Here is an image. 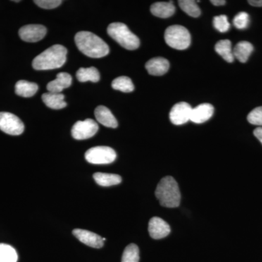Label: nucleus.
Listing matches in <instances>:
<instances>
[{
  "label": "nucleus",
  "mask_w": 262,
  "mask_h": 262,
  "mask_svg": "<svg viewBox=\"0 0 262 262\" xmlns=\"http://www.w3.org/2000/svg\"><path fill=\"white\" fill-rule=\"evenodd\" d=\"M42 99L48 107L53 110H61L67 106L64 101V95L57 93H46L42 95Z\"/></svg>",
  "instance_id": "18"
},
{
  "label": "nucleus",
  "mask_w": 262,
  "mask_h": 262,
  "mask_svg": "<svg viewBox=\"0 0 262 262\" xmlns=\"http://www.w3.org/2000/svg\"><path fill=\"white\" fill-rule=\"evenodd\" d=\"M112 87L116 91L124 93H130L134 91V84L129 77L122 76L117 77L112 82Z\"/></svg>",
  "instance_id": "24"
},
{
  "label": "nucleus",
  "mask_w": 262,
  "mask_h": 262,
  "mask_svg": "<svg viewBox=\"0 0 262 262\" xmlns=\"http://www.w3.org/2000/svg\"><path fill=\"white\" fill-rule=\"evenodd\" d=\"M139 249L136 244H130L124 250L122 262H139Z\"/></svg>",
  "instance_id": "27"
},
{
  "label": "nucleus",
  "mask_w": 262,
  "mask_h": 262,
  "mask_svg": "<svg viewBox=\"0 0 262 262\" xmlns=\"http://www.w3.org/2000/svg\"><path fill=\"white\" fill-rule=\"evenodd\" d=\"M98 125L92 119L76 122L72 129V136L77 140H84L96 135Z\"/></svg>",
  "instance_id": "8"
},
{
  "label": "nucleus",
  "mask_w": 262,
  "mask_h": 262,
  "mask_svg": "<svg viewBox=\"0 0 262 262\" xmlns=\"http://www.w3.org/2000/svg\"><path fill=\"white\" fill-rule=\"evenodd\" d=\"M75 41L79 51L91 58H102L110 53L108 45L94 33L79 32L75 35Z\"/></svg>",
  "instance_id": "1"
},
{
  "label": "nucleus",
  "mask_w": 262,
  "mask_h": 262,
  "mask_svg": "<svg viewBox=\"0 0 262 262\" xmlns=\"http://www.w3.org/2000/svg\"><path fill=\"white\" fill-rule=\"evenodd\" d=\"M18 33L22 40L27 42H37L45 37L47 34V29L42 25L31 24L21 27Z\"/></svg>",
  "instance_id": "10"
},
{
  "label": "nucleus",
  "mask_w": 262,
  "mask_h": 262,
  "mask_svg": "<svg viewBox=\"0 0 262 262\" xmlns=\"http://www.w3.org/2000/svg\"><path fill=\"white\" fill-rule=\"evenodd\" d=\"M148 229L151 238L155 239L164 238L170 232V226L159 217H153L150 220Z\"/></svg>",
  "instance_id": "11"
},
{
  "label": "nucleus",
  "mask_w": 262,
  "mask_h": 262,
  "mask_svg": "<svg viewBox=\"0 0 262 262\" xmlns=\"http://www.w3.org/2000/svg\"><path fill=\"white\" fill-rule=\"evenodd\" d=\"M213 26L217 31L222 33L227 32L230 28V24L229 23L227 15H217L213 18Z\"/></svg>",
  "instance_id": "28"
},
{
  "label": "nucleus",
  "mask_w": 262,
  "mask_h": 262,
  "mask_svg": "<svg viewBox=\"0 0 262 262\" xmlns=\"http://www.w3.org/2000/svg\"><path fill=\"white\" fill-rule=\"evenodd\" d=\"M72 82V77L67 72H61L56 76V80L51 81L48 84L47 89L49 92L61 94L62 91L70 87Z\"/></svg>",
  "instance_id": "14"
},
{
  "label": "nucleus",
  "mask_w": 262,
  "mask_h": 262,
  "mask_svg": "<svg viewBox=\"0 0 262 262\" xmlns=\"http://www.w3.org/2000/svg\"><path fill=\"white\" fill-rule=\"evenodd\" d=\"M215 51L222 56L226 61L232 63L234 60L233 51L232 49V43L228 39L219 41L215 44Z\"/></svg>",
  "instance_id": "22"
},
{
  "label": "nucleus",
  "mask_w": 262,
  "mask_h": 262,
  "mask_svg": "<svg viewBox=\"0 0 262 262\" xmlns=\"http://www.w3.org/2000/svg\"><path fill=\"white\" fill-rule=\"evenodd\" d=\"M211 3L215 6H221V5H225V0H211Z\"/></svg>",
  "instance_id": "34"
},
{
  "label": "nucleus",
  "mask_w": 262,
  "mask_h": 262,
  "mask_svg": "<svg viewBox=\"0 0 262 262\" xmlns=\"http://www.w3.org/2000/svg\"><path fill=\"white\" fill-rule=\"evenodd\" d=\"M179 5L183 11L185 12L189 16L196 18L200 16L201 11L194 0H181L179 1Z\"/></svg>",
  "instance_id": "26"
},
{
  "label": "nucleus",
  "mask_w": 262,
  "mask_h": 262,
  "mask_svg": "<svg viewBox=\"0 0 262 262\" xmlns=\"http://www.w3.org/2000/svg\"><path fill=\"white\" fill-rule=\"evenodd\" d=\"M37 91L38 85L34 82L20 80L15 84V94L21 97H32Z\"/></svg>",
  "instance_id": "20"
},
{
  "label": "nucleus",
  "mask_w": 262,
  "mask_h": 262,
  "mask_svg": "<svg viewBox=\"0 0 262 262\" xmlns=\"http://www.w3.org/2000/svg\"><path fill=\"white\" fill-rule=\"evenodd\" d=\"M175 6L172 3H165V2H159L155 3L151 5L150 11L155 16L158 18H167L172 16L175 13Z\"/></svg>",
  "instance_id": "17"
},
{
  "label": "nucleus",
  "mask_w": 262,
  "mask_h": 262,
  "mask_svg": "<svg viewBox=\"0 0 262 262\" xmlns=\"http://www.w3.org/2000/svg\"><path fill=\"white\" fill-rule=\"evenodd\" d=\"M145 67L149 75L161 76L165 75L169 70L170 63L168 60L162 57L151 58L146 63Z\"/></svg>",
  "instance_id": "15"
},
{
  "label": "nucleus",
  "mask_w": 262,
  "mask_h": 262,
  "mask_svg": "<svg viewBox=\"0 0 262 262\" xmlns=\"http://www.w3.org/2000/svg\"><path fill=\"white\" fill-rule=\"evenodd\" d=\"M165 40L168 46L174 49H187L191 44L190 33L183 26H170L165 30Z\"/></svg>",
  "instance_id": "5"
},
{
  "label": "nucleus",
  "mask_w": 262,
  "mask_h": 262,
  "mask_svg": "<svg viewBox=\"0 0 262 262\" xmlns=\"http://www.w3.org/2000/svg\"><path fill=\"white\" fill-rule=\"evenodd\" d=\"M73 234L81 243L95 248H101L103 247V237L98 234L90 232L84 229H76L73 230Z\"/></svg>",
  "instance_id": "12"
},
{
  "label": "nucleus",
  "mask_w": 262,
  "mask_h": 262,
  "mask_svg": "<svg viewBox=\"0 0 262 262\" xmlns=\"http://www.w3.org/2000/svg\"><path fill=\"white\" fill-rule=\"evenodd\" d=\"M214 113V108L210 103H202L195 108H192L191 121L201 124L208 121Z\"/></svg>",
  "instance_id": "13"
},
{
  "label": "nucleus",
  "mask_w": 262,
  "mask_h": 262,
  "mask_svg": "<svg viewBox=\"0 0 262 262\" xmlns=\"http://www.w3.org/2000/svg\"><path fill=\"white\" fill-rule=\"evenodd\" d=\"M248 3L252 6L262 7V0H250Z\"/></svg>",
  "instance_id": "33"
},
{
  "label": "nucleus",
  "mask_w": 262,
  "mask_h": 262,
  "mask_svg": "<svg viewBox=\"0 0 262 262\" xmlns=\"http://www.w3.org/2000/svg\"><path fill=\"white\" fill-rule=\"evenodd\" d=\"M95 182L101 187H110L117 185L122 182L120 176L113 173H94Z\"/></svg>",
  "instance_id": "21"
},
{
  "label": "nucleus",
  "mask_w": 262,
  "mask_h": 262,
  "mask_svg": "<svg viewBox=\"0 0 262 262\" xmlns=\"http://www.w3.org/2000/svg\"><path fill=\"white\" fill-rule=\"evenodd\" d=\"M249 22V15L245 12H241L238 14L236 15L233 20L234 27L239 29L247 28Z\"/></svg>",
  "instance_id": "29"
},
{
  "label": "nucleus",
  "mask_w": 262,
  "mask_h": 262,
  "mask_svg": "<svg viewBox=\"0 0 262 262\" xmlns=\"http://www.w3.org/2000/svg\"><path fill=\"white\" fill-rule=\"evenodd\" d=\"M18 253L8 244H0V262H17Z\"/></svg>",
  "instance_id": "25"
},
{
  "label": "nucleus",
  "mask_w": 262,
  "mask_h": 262,
  "mask_svg": "<svg viewBox=\"0 0 262 262\" xmlns=\"http://www.w3.org/2000/svg\"><path fill=\"white\" fill-rule=\"evenodd\" d=\"M77 80L81 82H85L91 81L93 82H98L100 80V74L97 69L95 67H89V68H80L77 71Z\"/></svg>",
  "instance_id": "23"
},
{
  "label": "nucleus",
  "mask_w": 262,
  "mask_h": 262,
  "mask_svg": "<svg viewBox=\"0 0 262 262\" xmlns=\"http://www.w3.org/2000/svg\"><path fill=\"white\" fill-rule=\"evenodd\" d=\"M67 49L61 45H55L38 55L32 62L36 70H50L61 68L67 61Z\"/></svg>",
  "instance_id": "2"
},
{
  "label": "nucleus",
  "mask_w": 262,
  "mask_h": 262,
  "mask_svg": "<svg viewBox=\"0 0 262 262\" xmlns=\"http://www.w3.org/2000/svg\"><path fill=\"white\" fill-rule=\"evenodd\" d=\"M95 116L98 122L104 126L112 127V128H116L118 126V122L116 118L106 106H98L95 110Z\"/></svg>",
  "instance_id": "16"
},
{
  "label": "nucleus",
  "mask_w": 262,
  "mask_h": 262,
  "mask_svg": "<svg viewBox=\"0 0 262 262\" xmlns=\"http://www.w3.org/2000/svg\"><path fill=\"white\" fill-rule=\"evenodd\" d=\"M248 121L252 125L262 127V106L255 108L249 113Z\"/></svg>",
  "instance_id": "30"
},
{
  "label": "nucleus",
  "mask_w": 262,
  "mask_h": 262,
  "mask_svg": "<svg viewBox=\"0 0 262 262\" xmlns=\"http://www.w3.org/2000/svg\"><path fill=\"white\" fill-rule=\"evenodd\" d=\"M192 108L189 103L179 102L174 105L170 110V121L176 125H181L187 123L191 119Z\"/></svg>",
  "instance_id": "9"
},
{
  "label": "nucleus",
  "mask_w": 262,
  "mask_h": 262,
  "mask_svg": "<svg viewBox=\"0 0 262 262\" xmlns=\"http://www.w3.org/2000/svg\"><path fill=\"white\" fill-rule=\"evenodd\" d=\"M253 134L262 144V127H258L253 131Z\"/></svg>",
  "instance_id": "32"
},
{
  "label": "nucleus",
  "mask_w": 262,
  "mask_h": 262,
  "mask_svg": "<svg viewBox=\"0 0 262 262\" xmlns=\"http://www.w3.org/2000/svg\"><path fill=\"white\" fill-rule=\"evenodd\" d=\"M0 130L11 136L23 134L24 125L19 117L10 113H0Z\"/></svg>",
  "instance_id": "7"
},
{
  "label": "nucleus",
  "mask_w": 262,
  "mask_h": 262,
  "mask_svg": "<svg viewBox=\"0 0 262 262\" xmlns=\"http://www.w3.org/2000/svg\"><path fill=\"white\" fill-rule=\"evenodd\" d=\"M36 5L44 9H53L61 4V0H35Z\"/></svg>",
  "instance_id": "31"
},
{
  "label": "nucleus",
  "mask_w": 262,
  "mask_h": 262,
  "mask_svg": "<svg viewBox=\"0 0 262 262\" xmlns=\"http://www.w3.org/2000/svg\"><path fill=\"white\" fill-rule=\"evenodd\" d=\"M253 51L251 43L243 41L236 45L233 50V56L241 63H246Z\"/></svg>",
  "instance_id": "19"
},
{
  "label": "nucleus",
  "mask_w": 262,
  "mask_h": 262,
  "mask_svg": "<svg viewBox=\"0 0 262 262\" xmlns=\"http://www.w3.org/2000/svg\"><path fill=\"white\" fill-rule=\"evenodd\" d=\"M117 154L113 148L108 146H95L85 152V159L94 165H106L113 163Z\"/></svg>",
  "instance_id": "6"
},
{
  "label": "nucleus",
  "mask_w": 262,
  "mask_h": 262,
  "mask_svg": "<svg viewBox=\"0 0 262 262\" xmlns=\"http://www.w3.org/2000/svg\"><path fill=\"white\" fill-rule=\"evenodd\" d=\"M155 196L162 206L177 208L180 205L181 202V192L178 183L173 177H164L158 184Z\"/></svg>",
  "instance_id": "3"
},
{
  "label": "nucleus",
  "mask_w": 262,
  "mask_h": 262,
  "mask_svg": "<svg viewBox=\"0 0 262 262\" xmlns=\"http://www.w3.org/2000/svg\"><path fill=\"white\" fill-rule=\"evenodd\" d=\"M107 32L122 47L129 51L136 50L140 46L139 37L131 32L125 24H111L108 27Z\"/></svg>",
  "instance_id": "4"
}]
</instances>
